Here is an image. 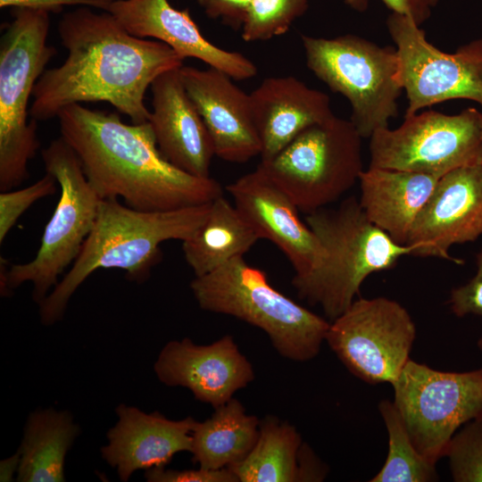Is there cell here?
I'll use <instances>...</instances> for the list:
<instances>
[{
    "label": "cell",
    "instance_id": "obj_1",
    "mask_svg": "<svg viewBox=\"0 0 482 482\" xmlns=\"http://www.w3.org/2000/svg\"><path fill=\"white\" fill-rule=\"evenodd\" d=\"M90 8L79 6L60 20L67 57L37 81L29 115L47 120L69 105L102 101L132 123L148 121L146 90L161 74L182 67L184 59L161 41L131 35L110 12Z\"/></svg>",
    "mask_w": 482,
    "mask_h": 482
},
{
    "label": "cell",
    "instance_id": "obj_2",
    "mask_svg": "<svg viewBox=\"0 0 482 482\" xmlns=\"http://www.w3.org/2000/svg\"><path fill=\"white\" fill-rule=\"evenodd\" d=\"M61 137L78 156L89 184L102 199L122 198L140 211H165L212 202L222 195L212 177L188 174L160 152L149 121L124 123L75 104L57 115Z\"/></svg>",
    "mask_w": 482,
    "mask_h": 482
},
{
    "label": "cell",
    "instance_id": "obj_3",
    "mask_svg": "<svg viewBox=\"0 0 482 482\" xmlns=\"http://www.w3.org/2000/svg\"><path fill=\"white\" fill-rule=\"evenodd\" d=\"M211 203L165 211H140L103 199L94 227L70 270L39 304L40 320H62L69 301L96 270L117 269L141 282L161 258L160 245L191 237L206 220Z\"/></svg>",
    "mask_w": 482,
    "mask_h": 482
},
{
    "label": "cell",
    "instance_id": "obj_4",
    "mask_svg": "<svg viewBox=\"0 0 482 482\" xmlns=\"http://www.w3.org/2000/svg\"><path fill=\"white\" fill-rule=\"evenodd\" d=\"M305 222L326 255L318 269L303 278H293L292 285L300 298L320 305L330 321L349 308L368 276L393 268L412 252L411 245L395 242L371 223L353 196L337 209L306 214Z\"/></svg>",
    "mask_w": 482,
    "mask_h": 482
},
{
    "label": "cell",
    "instance_id": "obj_5",
    "mask_svg": "<svg viewBox=\"0 0 482 482\" xmlns=\"http://www.w3.org/2000/svg\"><path fill=\"white\" fill-rule=\"evenodd\" d=\"M190 288L204 311L230 315L263 330L284 358H315L330 325L275 289L265 272L235 257L214 270L195 277Z\"/></svg>",
    "mask_w": 482,
    "mask_h": 482
},
{
    "label": "cell",
    "instance_id": "obj_6",
    "mask_svg": "<svg viewBox=\"0 0 482 482\" xmlns=\"http://www.w3.org/2000/svg\"><path fill=\"white\" fill-rule=\"evenodd\" d=\"M49 12L16 8L0 40V191L28 177V163L39 147L37 120L28 118L34 87L56 54L47 44Z\"/></svg>",
    "mask_w": 482,
    "mask_h": 482
},
{
    "label": "cell",
    "instance_id": "obj_7",
    "mask_svg": "<svg viewBox=\"0 0 482 482\" xmlns=\"http://www.w3.org/2000/svg\"><path fill=\"white\" fill-rule=\"evenodd\" d=\"M46 172L56 179L61 195L45 227L35 257L6 269L1 257V294L25 282L33 285L32 299L40 304L72 264L90 234L103 200L87 179L71 147L60 137L42 151Z\"/></svg>",
    "mask_w": 482,
    "mask_h": 482
},
{
    "label": "cell",
    "instance_id": "obj_8",
    "mask_svg": "<svg viewBox=\"0 0 482 482\" xmlns=\"http://www.w3.org/2000/svg\"><path fill=\"white\" fill-rule=\"evenodd\" d=\"M301 40L308 69L349 102V120L362 138L389 127L403 92L396 78L395 46L353 34L331 38L302 35Z\"/></svg>",
    "mask_w": 482,
    "mask_h": 482
},
{
    "label": "cell",
    "instance_id": "obj_9",
    "mask_svg": "<svg viewBox=\"0 0 482 482\" xmlns=\"http://www.w3.org/2000/svg\"><path fill=\"white\" fill-rule=\"evenodd\" d=\"M362 139L350 120L333 114L304 129L260 165L308 214L337 201L359 180Z\"/></svg>",
    "mask_w": 482,
    "mask_h": 482
},
{
    "label": "cell",
    "instance_id": "obj_10",
    "mask_svg": "<svg viewBox=\"0 0 482 482\" xmlns=\"http://www.w3.org/2000/svg\"><path fill=\"white\" fill-rule=\"evenodd\" d=\"M392 386L414 446L434 463L461 426L482 418V368L442 371L410 359Z\"/></svg>",
    "mask_w": 482,
    "mask_h": 482
},
{
    "label": "cell",
    "instance_id": "obj_11",
    "mask_svg": "<svg viewBox=\"0 0 482 482\" xmlns=\"http://www.w3.org/2000/svg\"><path fill=\"white\" fill-rule=\"evenodd\" d=\"M370 168L412 171L441 178L482 162V112L475 107L457 114L424 111L404 117L370 137Z\"/></svg>",
    "mask_w": 482,
    "mask_h": 482
},
{
    "label": "cell",
    "instance_id": "obj_12",
    "mask_svg": "<svg viewBox=\"0 0 482 482\" xmlns=\"http://www.w3.org/2000/svg\"><path fill=\"white\" fill-rule=\"evenodd\" d=\"M386 23L396 49V78L408 100L404 117L453 99L482 107V38L446 53L405 15L391 12Z\"/></svg>",
    "mask_w": 482,
    "mask_h": 482
},
{
    "label": "cell",
    "instance_id": "obj_13",
    "mask_svg": "<svg viewBox=\"0 0 482 482\" xmlns=\"http://www.w3.org/2000/svg\"><path fill=\"white\" fill-rule=\"evenodd\" d=\"M416 327L398 302L355 299L330 321L325 341L345 368L369 384L395 383L410 360Z\"/></svg>",
    "mask_w": 482,
    "mask_h": 482
},
{
    "label": "cell",
    "instance_id": "obj_14",
    "mask_svg": "<svg viewBox=\"0 0 482 482\" xmlns=\"http://www.w3.org/2000/svg\"><path fill=\"white\" fill-rule=\"evenodd\" d=\"M482 235V162L454 169L442 176L419 213L407 245L411 255L452 257L451 246L473 242Z\"/></svg>",
    "mask_w": 482,
    "mask_h": 482
},
{
    "label": "cell",
    "instance_id": "obj_15",
    "mask_svg": "<svg viewBox=\"0 0 482 482\" xmlns=\"http://www.w3.org/2000/svg\"><path fill=\"white\" fill-rule=\"evenodd\" d=\"M226 189L259 237L269 239L284 253L295 270L294 278H303L320 266L326 255L320 241L260 164Z\"/></svg>",
    "mask_w": 482,
    "mask_h": 482
},
{
    "label": "cell",
    "instance_id": "obj_16",
    "mask_svg": "<svg viewBox=\"0 0 482 482\" xmlns=\"http://www.w3.org/2000/svg\"><path fill=\"white\" fill-rule=\"evenodd\" d=\"M154 370L164 385L186 387L196 400L214 409L255 378L253 365L230 335L204 345L187 337L170 341L161 350Z\"/></svg>",
    "mask_w": 482,
    "mask_h": 482
},
{
    "label": "cell",
    "instance_id": "obj_17",
    "mask_svg": "<svg viewBox=\"0 0 482 482\" xmlns=\"http://www.w3.org/2000/svg\"><path fill=\"white\" fill-rule=\"evenodd\" d=\"M184 87L212 137L215 155L244 163L261 154L250 94L238 87L228 74L192 66L179 69Z\"/></svg>",
    "mask_w": 482,
    "mask_h": 482
},
{
    "label": "cell",
    "instance_id": "obj_18",
    "mask_svg": "<svg viewBox=\"0 0 482 482\" xmlns=\"http://www.w3.org/2000/svg\"><path fill=\"white\" fill-rule=\"evenodd\" d=\"M104 11L112 14L131 35L161 41L184 60L198 59L236 80L257 74V67L249 58L211 43L188 10L176 9L168 0H112Z\"/></svg>",
    "mask_w": 482,
    "mask_h": 482
},
{
    "label": "cell",
    "instance_id": "obj_19",
    "mask_svg": "<svg viewBox=\"0 0 482 482\" xmlns=\"http://www.w3.org/2000/svg\"><path fill=\"white\" fill-rule=\"evenodd\" d=\"M116 413L118 420L107 432L108 442L101 453L121 481L138 470L166 467L178 453H190L196 423L193 417L172 420L126 404H120Z\"/></svg>",
    "mask_w": 482,
    "mask_h": 482
},
{
    "label": "cell",
    "instance_id": "obj_20",
    "mask_svg": "<svg viewBox=\"0 0 482 482\" xmlns=\"http://www.w3.org/2000/svg\"><path fill=\"white\" fill-rule=\"evenodd\" d=\"M179 69L161 74L152 83L153 110L148 121L160 152L170 163L193 176L207 178L214 146Z\"/></svg>",
    "mask_w": 482,
    "mask_h": 482
},
{
    "label": "cell",
    "instance_id": "obj_21",
    "mask_svg": "<svg viewBox=\"0 0 482 482\" xmlns=\"http://www.w3.org/2000/svg\"><path fill=\"white\" fill-rule=\"evenodd\" d=\"M250 98L262 162L277 155L307 127L334 114L327 94L293 76L264 79Z\"/></svg>",
    "mask_w": 482,
    "mask_h": 482
},
{
    "label": "cell",
    "instance_id": "obj_22",
    "mask_svg": "<svg viewBox=\"0 0 482 482\" xmlns=\"http://www.w3.org/2000/svg\"><path fill=\"white\" fill-rule=\"evenodd\" d=\"M440 178L370 168L359 177L360 204L369 220L395 242L407 245L412 226Z\"/></svg>",
    "mask_w": 482,
    "mask_h": 482
},
{
    "label": "cell",
    "instance_id": "obj_23",
    "mask_svg": "<svg viewBox=\"0 0 482 482\" xmlns=\"http://www.w3.org/2000/svg\"><path fill=\"white\" fill-rule=\"evenodd\" d=\"M79 428L67 411L53 408L32 412L26 422L17 473L20 482H62L69 449Z\"/></svg>",
    "mask_w": 482,
    "mask_h": 482
},
{
    "label": "cell",
    "instance_id": "obj_24",
    "mask_svg": "<svg viewBox=\"0 0 482 482\" xmlns=\"http://www.w3.org/2000/svg\"><path fill=\"white\" fill-rule=\"evenodd\" d=\"M259 239L235 204L221 195L212 201L201 227L182 241V250L195 276L200 277L235 257L244 256Z\"/></svg>",
    "mask_w": 482,
    "mask_h": 482
},
{
    "label": "cell",
    "instance_id": "obj_25",
    "mask_svg": "<svg viewBox=\"0 0 482 482\" xmlns=\"http://www.w3.org/2000/svg\"><path fill=\"white\" fill-rule=\"evenodd\" d=\"M260 420L247 414L236 398L215 408L212 417L196 421L192 432V461L208 470L229 468L253 447Z\"/></svg>",
    "mask_w": 482,
    "mask_h": 482
},
{
    "label": "cell",
    "instance_id": "obj_26",
    "mask_svg": "<svg viewBox=\"0 0 482 482\" xmlns=\"http://www.w3.org/2000/svg\"><path fill=\"white\" fill-rule=\"evenodd\" d=\"M302 445V437L293 425L266 416L260 421L252 450L229 469L238 482H296Z\"/></svg>",
    "mask_w": 482,
    "mask_h": 482
},
{
    "label": "cell",
    "instance_id": "obj_27",
    "mask_svg": "<svg viewBox=\"0 0 482 482\" xmlns=\"http://www.w3.org/2000/svg\"><path fill=\"white\" fill-rule=\"evenodd\" d=\"M378 411L388 435V453L370 482H431L438 479L436 463L414 446L394 401L382 400Z\"/></svg>",
    "mask_w": 482,
    "mask_h": 482
},
{
    "label": "cell",
    "instance_id": "obj_28",
    "mask_svg": "<svg viewBox=\"0 0 482 482\" xmlns=\"http://www.w3.org/2000/svg\"><path fill=\"white\" fill-rule=\"evenodd\" d=\"M308 4L309 0H251L241 28L243 40L266 41L285 34Z\"/></svg>",
    "mask_w": 482,
    "mask_h": 482
},
{
    "label": "cell",
    "instance_id": "obj_29",
    "mask_svg": "<svg viewBox=\"0 0 482 482\" xmlns=\"http://www.w3.org/2000/svg\"><path fill=\"white\" fill-rule=\"evenodd\" d=\"M445 457L455 482H482V418L473 420L451 439Z\"/></svg>",
    "mask_w": 482,
    "mask_h": 482
},
{
    "label": "cell",
    "instance_id": "obj_30",
    "mask_svg": "<svg viewBox=\"0 0 482 482\" xmlns=\"http://www.w3.org/2000/svg\"><path fill=\"white\" fill-rule=\"evenodd\" d=\"M57 181L46 172L34 184L15 191L0 193V243L2 244L19 218L37 200L57 190Z\"/></svg>",
    "mask_w": 482,
    "mask_h": 482
},
{
    "label": "cell",
    "instance_id": "obj_31",
    "mask_svg": "<svg viewBox=\"0 0 482 482\" xmlns=\"http://www.w3.org/2000/svg\"><path fill=\"white\" fill-rule=\"evenodd\" d=\"M145 478L149 482H238L229 469L170 470L165 467L147 470Z\"/></svg>",
    "mask_w": 482,
    "mask_h": 482
},
{
    "label": "cell",
    "instance_id": "obj_32",
    "mask_svg": "<svg viewBox=\"0 0 482 482\" xmlns=\"http://www.w3.org/2000/svg\"><path fill=\"white\" fill-rule=\"evenodd\" d=\"M449 304L457 317L468 314L482 316V250L477 255L475 276L467 284L452 290Z\"/></svg>",
    "mask_w": 482,
    "mask_h": 482
},
{
    "label": "cell",
    "instance_id": "obj_33",
    "mask_svg": "<svg viewBox=\"0 0 482 482\" xmlns=\"http://www.w3.org/2000/svg\"><path fill=\"white\" fill-rule=\"evenodd\" d=\"M211 19L234 29L242 28L251 0H195Z\"/></svg>",
    "mask_w": 482,
    "mask_h": 482
},
{
    "label": "cell",
    "instance_id": "obj_34",
    "mask_svg": "<svg viewBox=\"0 0 482 482\" xmlns=\"http://www.w3.org/2000/svg\"><path fill=\"white\" fill-rule=\"evenodd\" d=\"M112 0H0V7L28 8L48 12H60L65 6H88L105 10Z\"/></svg>",
    "mask_w": 482,
    "mask_h": 482
},
{
    "label": "cell",
    "instance_id": "obj_35",
    "mask_svg": "<svg viewBox=\"0 0 482 482\" xmlns=\"http://www.w3.org/2000/svg\"><path fill=\"white\" fill-rule=\"evenodd\" d=\"M392 12L411 18L418 25L423 24L431 16L439 0H382Z\"/></svg>",
    "mask_w": 482,
    "mask_h": 482
},
{
    "label": "cell",
    "instance_id": "obj_36",
    "mask_svg": "<svg viewBox=\"0 0 482 482\" xmlns=\"http://www.w3.org/2000/svg\"><path fill=\"white\" fill-rule=\"evenodd\" d=\"M21 462V453L18 450L14 454L9 456L0 462V481H12L13 477L19 471Z\"/></svg>",
    "mask_w": 482,
    "mask_h": 482
},
{
    "label": "cell",
    "instance_id": "obj_37",
    "mask_svg": "<svg viewBox=\"0 0 482 482\" xmlns=\"http://www.w3.org/2000/svg\"><path fill=\"white\" fill-rule=\"evenodd\" d=\"M344 1L353 10L359 12H363L368 9L370 0H344Z\"/></svg>",
    "mask_w": 482,
    "mask_h": 482
},
{
    "label": "cell",
    "instance_id": "obj_38",
    "mask_svg": "<svg viewBox=\"0 0 482 482\" xmlns=\"http://www.w3.org/2000/svg\"><path fill=\"white\" fill-rule=\"evenodd\" d=\"M479 351L482 353V337H480L477 343Z\"/></svg>",
    "mask_w": 482,
    "mask_h": 482
}]
</instances>
